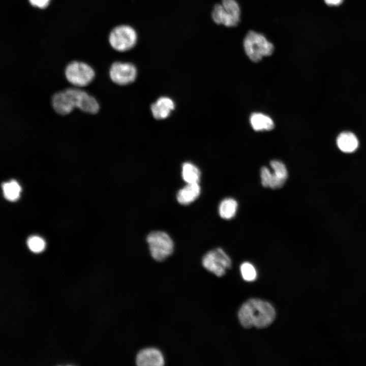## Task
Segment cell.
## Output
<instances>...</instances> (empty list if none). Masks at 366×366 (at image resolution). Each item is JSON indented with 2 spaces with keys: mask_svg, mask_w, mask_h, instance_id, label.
<instances>
[{
  "mask_svg": "<svg viewBox=\"0 0 366 366\" xmlns=\"http://www.w3.org/2000/svg\"><path fill=\"white\" fill-rule=\"evenodd\" d=\"M276 315L275 309L269 302L257 298L246 301L238 312L239 322L246 328H265L273 322Z\"/></svg>",
  "mask_w": 366,
  "mask_h": 366,
  "instance_id": "cell-1",
  "label": "cell"
},
{
  "mask_svg": "<svg viewBox=\"0 0 366 366\" xmlns=\"http://www.w3.org/2000/svg\"><path fill=\"white\" fill-rule=\"evenodd\" d=\"M238 208V203L232 198L224 199L220 203L219 214L223 219L230 220L236 215Z\"/></svg>",
  "mask_w": 366,
  "mask_h": 366,
  "instance_id": "cell-16",
  "label": "cell"
},
{
  "mask_svg": "<svg viewBox=\"0 0 366 366\" xmlns=\"http://www.w3.org/2000/svg\"><path fill=\"white\" fill-rule=\"evenodd\" d=\"M181 176L187 184L199 183L201 172L199 169L194 164L185 162L181 167Z\"/></svg>",
  "mask_w": 366,
  "mask_h": 366,
  "instance_id": "cell-17",
  "label": "cell"
},
{
  "mask_svg": "<svg viewBox=\"0 0 366 366\" xmlns=\"http://www.w3.org/2000/svg\"><path fill=\"white\" fill-rule=\"evenodd\" d=\"M337 144L342 151L351 153L357 148L358 140L353 133L350 132H344L340 133L338 136Z\"/></svg>",
  "mask_w": 366,
  "mask_h": 366,
  "instance_id": "cell-14",
  "label": "cell"
},
{
  "mask_svg": "<svg viewBox=\"0 0 366 366\" xmlns=\"http://www.w3.org/2000/svg\"><path fill=\"white\" fill-rule=\"evenodd\" d=\"M173 100L167 97H162L152 104L151 111L154 117L157 119L167 118L174 109Z\"/></svg>",
  "mask_w": 366,
  "mask_h": 366,
  "instance_id": "cell-12",
  "label": "cell"
},
{
  "mask_svg": "<svg viewBox=\"0 0 366 366\" xmlns=\"http://www.w3.org/2000/svg\"><path fill=\"white\" fill-rule=\"evenodd\" d=\"M200 192L201 188L199 183L187 184L178 191L176 199L180 204L188 205L197 199Z\"/></svg>",
  "mask_w": 366,
  "mask_h": 366,
  "instance_id": "cell-13",
  "label": "cell"
},
{
  "mask_svg": "<svg viewBox=\"0 0 366 366\" xmlns=\"http://www.w3.org/2000/svg\"><path fill=\"white\" fill-rule=\"evenodd\" d=\"M138 366H163L165 359L162 352L154 347H146L139 350L135 356Z\"/></svg>",
  "mask_w": 366,
  "mask_h": 366,
  "instance_id": "cell-10",
  "label": "cell"
},
{
  "mask_svg": "<svg viewBox=\"0 0 366 366\" xmlns=\"http://www.w3.org/2000/svg\"><path fill=\"white\" fill-rule=\"evenodd\" d=\"M240 271L243 279L246 281H254L257 278V272L255 268L248 262H245L241 264Z\"/></svg>",
  "mask_w": 366,
  "mask_h": 366,
  "instance_id": "cell-21",
  "label": "cell"
},
{
  "mask_svg": "<svg viewBox=\"0 0 366 366\" xmlns=\"http://www.w3.org/2000/svg\"><path fill=\"white\" fill-rule=\"evenodd\" d=\"M260 178L262 185L264 187L270 188L272 189H277V182L276 178L269 168L264 166L260 170Z\"/></svg>",
  "mask_w": 366,
  "mask_h": 366,
  "instance_id": "cell-19",
  "label": "cell"
},
{
  "mask_svg": "<svg viewBox=\"0 0 366 366\" xmlns=\"http://www.w3.org/2000/svg\"><path fill=\"white\" fill-rule=\"evenodd\" d=\"M27 245L29 250L34 253H40L45 247V241L38 236H30L27 240Z\"/></svg>",
  "mask_w": 366,
  "mask_h": 366,
  "instance_id": "cell-22",
  "label": "cell"
},
{
  "mask_svg": "<svg viewBox=\"0 0 366 366\" xmlns=\"http://www.w3.org/2000/svg\"><path fill=\"white\" fill-rule=\"evenodd\" d=\"M65 73L69 82L79 87L88 85L93 81L95 74L89 65L79 61L69 63L66 68Z\"/></svg>",
  "mask_w": 366,
  "mask_h": 366,
  "instance_id": "cell-7",
  "label": "cell"
},
{
  "mask_svg": "<svg viewBox=\"0 0 366 366\" xmlns=\"http://www.w3.org/2000/svg\"><path fill=\"white\" fill-rule=\"evenodd\" d=\"M2 189L4 197L9 201H16L20 196L21 187L14 180L3 183Z\"/></svg>",
  "mask_w": 366,
  "mask_h": 366,
  "instance_id": "cell-18",
  "label": "cell"
},
{
  "mask_svg": "<svg viewBox=\"0 0 366 366\" xmlns=\"http://www.w3.org/2000/svg\"><path fill=\"white\" fill-rule=\"evenodd\" d=\"M29 3L33 6L44 8L48 5L50 0H28Z\"/></svg>",
  "mask_w": 366,
  "mask_h": 366,
  "instance_id": "cell-23",
  "label": "cell"
},
{
  "mask_svg": "<svg viewBox=\"0 0 366 366\" xmlns=\"http://www.w3.org/2000/svg\"><path fill=\"white\" fill-rule=\"evenodd\" d=\"M325 2L330 6H337L340 4L343 0H324Z\"/></svg>",
  "mask_w": 366,
  "mask_h": 366,
  "instance_id": "cell-24",
  "label": "cell"
},
{
  "mask_svg": "<svg viewBox=\"0 0 366 366\" xmlns=\"http://www.w3.org/2000/svg\"><path fill=\"white\" fill-rule=\"evenodd\" d=\"M52 105L58 114H69L75 107L72 98L67 89L55 93L52 98Z\"/></svg>",
  "mask_w": 366,
  "mask_h": 366,
  "instance_id": "cell-11",
  "label": "cell"
},
{
  "mask_svg": "<svg viewBox=\"0 0 366 366\" xmlns=\"http://www.w3.org/2000/svg\"><path fill=\"white\" fill-rule=\"evenodd\" d=\"M202 264L207 270L217 277L224 276L230 268L231 260L225 251L218 248L207 252L202 257Z\"/></svg>",
  "mask_w": 366,
  "mask_h": 366,
  "instance_id": "cell-6",
  "label": "cell"
},
{
  "mask_svg": "<svg viewBox=\"0 0 366 366\" xmlns=\"http://www.w3.org/2000/svg\"><path fill=\"white\" fill-rule=\"evenodd\" d=\"M240 10L236 0H222L221 4H216L212 11L211 17L218 24L227 27L237 26L240 21Z\"/></svg>",
  "mask_w": 366,
  "mask_h": 366,
  "instance_id": "cell-4",
  "label": "cell"
},
{
  "mask_svg": "<svg viewBox=\"0 0 366 366\" xmlns=\"http://www.w3.org/2000/svg\"><path fill=\"white\" fill-rule=\"evenodd\" d=\"M67 89L73 99L75 107L89 114L98 112L99 105L94 97L79 89L69 88Z\"/></svg>",
  "mask_w": 366,
  "mask_h": 366,
  "instance_id": "cell-9",
  "label": "cell"
},
{
  "mask_svg": "<svg viewBox=\"0 0 366 366\" xmlns=\"http://www.w3.org/2000/svg\"><path fill=\"white\" fill-rule=\"evenodd\" d=\"M108 41L113 49L119 52H125L135 46L138 41V34L131 26L119 25L110 32Z\"/></svg>",
  "mask_w": 366,
  "mask_h": 366,
  "instance_id": "cell-5",
  "label": "cell"
},
{
  "mask_svg": "<svg viewBox=\"0 0 366 366\" xmlns=\"http://www.w3.org/2000/svg\"><path fill=\"white\" fill-rule=\"evenodd\" d=\"M270 166L274 175L280 180L285 182L288 176L287 169L285 164L279 160H272Z\"/></svg>",
  "mask_w": 366,
  "mask_h": 366,
  "instance_id": "cell-20",
  "label": "cell"
},
{
  "mask_svg": "<svg viewBox=\"0 0 366 366\" xmlns=\"http://www.w3.org/2000/svg\"><path fill=\"white\" fill-rule=\"evenodd\" d=\"M245 51L249 58L254 62L260 61L264 56L271 55L273 45L262 34L250 30L243 40Z\"/></svg>",
  "mask_w": 366,
  "mask_h": 366,
  "instance_id": "cell-2",
  "label": "cell"
},
{
  "mask_svg": "<svg viewBox=\"0 0 366 366\" xmlns=\"http://www.w3.org/2000/svg\"><path fill=\"white\" fill-rule=\"evenodd\" d=\"M250 121L253 129L257 131H269L274 126L272 119L269 116L258 112L251 114Z\"/></svg>",
  "mask_w": 366,
  "mask_h": 366,
  "instance_id": "cell-15",
  "label": "cell"
},
{
  "mask_svg": "<svg viewBox=\"0 0 366 366\" xmlns=\"http://www.w3.org/2000/svg\"><path fill=\"white\" fill-rule=\"evenodd\" d=\"M146 241L152 258L157 261H163L173 252L174 245L170 236L161 231L150 232Z\"/></svg>",
  "mask_w": 366,
  "mask_h": 366,
  "instance_id": "cell-3",
  "label": "cell"
},
{
  "mask_svg": "<svg viewBox=\"0 0 366 366\" xmlns=\"http://www.w3.org/2000/svg\"><path fill=\"white\" fill-rule=\"evenodd\" d=\"M109 75L111 80L116 84L127 85L135 80L137 69L131 63L116 62L110 68Z\"/></svg>",
  "mask_w": 366,
  "mask_h": 366,
  "instance_id": "cell-8",
  "label": "cell"
}]
</instances>
